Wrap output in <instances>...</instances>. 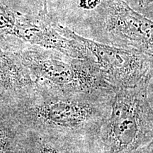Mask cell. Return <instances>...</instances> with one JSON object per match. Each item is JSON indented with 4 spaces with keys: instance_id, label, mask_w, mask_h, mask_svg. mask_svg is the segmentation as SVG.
<instances>
[{
    "instance_id": "cell-12",
    "label": "cell",
    "mask_w": 153,
    "mask_h": 153,
    "mask_svg": "<svg viewBox=\"0 0 153 153\" xmlns=\"http://www.w3.org/2000/svg\"><path fill=\"white\" fill-rule=\"evenodd\" d=\"M41 2L42 7L41 9L43 12L48 13V0H40Z\"/></svg>"
},
{
    "instance_id": "cell-8",
    "label": "cell",
    "mask_w": 153,
    "mask_h": 153,
    "mask_svg": "<svg viewBox=\"0 0 153 153\" xmlns=\"http://www.w3.org/2000/svg\"><path fill=\"white\" fill-rule=\"evenodd\" d=\"M26 131L10 105L0 102V153H24Z\"/></svg>"
},
{
    "instance_id": "cell-9",
    "label": "cell",
    "mask_w": 153,
    "mask_h": 153,
    "mask_svg": "<svg viewBox=\"0 0 153 153\" xmlns=\"http://www.w3.org/2000/svg\"><path fill=\"white\" fill-rule=\"evenodd\" d=\"M148 97L150 103L153 105V77L150 79L148 87ZM135 153H153V138L148 145L139 149Z\"/></svg>"
},
{
    "instance_id": "cell-11",
    "label": "cell",
    "mask_w": 153,
    "mask_h": 153,
    "mask_svg": "<svg viewBox=\"0 0 153 153\" xmlns=\"http://www.w3.org/2000/svg\"><path fill=\"white\" fill-rule=\"evenodd\" d=\"M153 3V0H138V4L141 7H148L149 4Z\"/></svg>"
},
{
    "instance_id": "cell-4",
    "label": "cell",
    "mask_w": 153,
    "mask_h": 153,
    "mask_svg": "<svg viewBox=\"0 0 153 153\" xmlns=\"http://www.w3.org/2000/svg\"><path fill=\"white\" fill-rule=\"evenodd\" d=\"M56 28L62 35L85 47L87 60L97 66L115 91L120 88L148 85L153 77L152 57L136 50L94 41L60 23H56Z\"/></svg>"
},
{
    "instance_id": "cell-6",
    "label": "cell",
    "mask_w": 153,
    "mask_h": 153,
    "mask_svg": "<svg viewBox=\"0 0 153 153\" xmlns=\"http://www.w3.org/2000/svg\"><path fill=\"white\" fill-rule=\"evenodd\" d=\"M35 84L16 51L0 46V102L12 104Z\"/></svg>"
},
{
    "instance_id": "cell-5",
    "label": "cell",
    "mask_w": 153,
    "mask_h": 153,
    "mask_svg": "<svg viewBox=\"0 0 153 153\" xmlns=\"http://www.w3.org/2000/svg\"><path fill=\"white\" fill-rule=\"evenodd\" d=\"M89 22L95 40L134 49L153 58V21L137 12L124 0H101Z\"/></svg>"
},
{
    "instance_id": "cell-2",
    "label": "cell",
    "mask_w": 153,
    "mask_h": 153,
    "mask_svg": "<svg viewBox=\"0 0 153 153\" xmlns=\"http://www.w3.org/2000/svg\"><path fill=\"white\" fill-rule=\"evenodd\" d=\"M148 85L115 91L99 137V153H135L153 138V105Z\"/></svg>"
},
{
    "instance_id": "cell-7",
    "label": "cell",
    "mask_w": 153,
    "mask_h": 153,
    "mask_svg": "<svg viewBox=\"0 0 153 153\" xmlns=\"http://www.w3.org/2000/svg\"><path fill=\"white\" fill-rule=\"evenodd\" d=\"M24 153H99V143L83 137L26 131Z\"/></svg>"
},
{
    "instance_id": "cell-10",
    "label": "cell",
    "mask_w": 153,
    "mask_h": 153,
    "mask_svg": "<svg viewBox=\"0 0 153 153\" xmlns=\"http://www.w3.org/2000/svg\"><path fill=\"white\" fill-rule=\"evenodd\" d=\"M101 0H79V7L86 11L94 10L100 4Z\"/></svg>"
},
{
    "instance_id": "cell-1",
    "label": "cell",
    "mask_w": 153,
    "mask_h": 153,
    "mask_svg": "<svg viewBox=\"0 0 153 153\" xmlns=\"http://www.w3.org/2000/svg\"><path fill=\"white\" fill-rule=\"evenodd\" d=\"M114 90L65 91L36 83L12 104L28 131L98 142L111 113Z\"/></svg>"
},
{
    "instance_id": "cell-3",
    "label": "cell",
    "mask_w": 153,
    "mask_h": 153,
    "mask_svg": "<svg viewBox=\"0 0 153 153\" xmlns=\"http://www.w3.org/2000/svg\"><path fill=\"white\" fill-rule=\"evenodd\" d=\"M15 51L36 83L70 91H115L90 60L34 45Z\"/></svg>"
}]
</instances>
